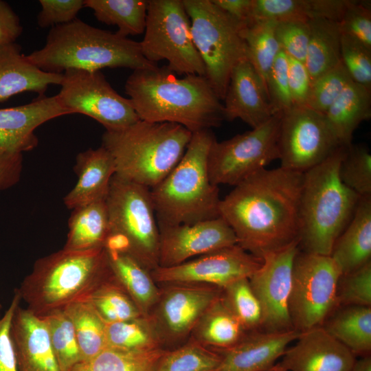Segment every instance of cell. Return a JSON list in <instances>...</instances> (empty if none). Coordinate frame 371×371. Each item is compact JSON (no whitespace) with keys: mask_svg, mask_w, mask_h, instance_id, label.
<instances>
[{"mask_svg":"<svg viewBox=\"0 0 371 371\" xmlns=\"http://www.w3.org/2000/svg\"><path fill=\"white\" fill-rule=\"evenodd\" d=\"M64 310L73 323L81 361L93 357L107 348L106 322L87 301L74 303Z\"/></svg>","mask_w":371,"mask_h":371,"instance_id":"cell-37","label":"cell"},{"mask_svg":"<svg viewBox=\"0 0 371 371\" xmlns=\"http://www.w3.org/2000/svg\"><path fill=\"white\" fill-rule=\"evenodd\" d=\"M111 274L104 248L63 249L38 259L17 291L27 309L43 316L86 301Z\"/></svg>","mask_w":371,"mask_h":371,"instance_id":"cell-4","label":"cell"},{"mask_svg":"<svg viewBox=\"0 0 371 371\" xmlns=\"http://www.w3.org/2000/svg\"><path fill=\"white\" fill-rule=\"evenodd\" d=\"M139 45L147 60L155 64L166 60L167 67L177 75L205 76L183 0H148Z\"/></svg>","mask_w":371,"mask_h":371,"instance_id":"cell-10","label":"cell"},{"mask_svg":"<svg viewBox=\"0 0 371 371\" xmlns=\"http://www.w3.org/2000/svg\"><path fill=\"white\" fill-rule=\"evenodd\" d=\"M288 56V82L293 106H304L311 80L304 63Z\"/></svg>","mask_w":371,"mask_h":371,"instance_id":"cell-52","label":"cell"},{"mask_svg":"<svg viewBox=\"0 0 371 371\" xmlns=\"http://www.w3.org/2000/svg\"><path fill=\"white\" fill-rule=\"evenodd\" d=\"M74 170L78 181L64 197L69 209H74L106 199L110 183L115 174V165L111 153L102 146L89 148L76 157Z\"/></svg>","mask_w":371,"mask_h":371,"instance_id":"cell-24","label":"cell"},{"mask_svg":"<svg viewBox=\"0 0 371 371\" xmlns=\"http://www.w3.org/2000/svg\"><path fill=\"white\" fill-rule=\"evenodd\" d=\"M262 263L238 244L205 254L180 265L157 267L150 271L156 283H195L224 288L241 278H249Z\"/></svg>","mask_w":371,"mask_h":371,"instance_id":"cell-15","label":"cell"},{"mask_svg":"<svg viewBox=\"0 0 371 371\" xmlns=\"http://www.w3.org/2000/svg\"><path fill=\"white\" fill-rule=\"evenodd\" d=\"M1 308V304H0V308Z\"/></svg>","mask_w":371,"mask_h":371,"instance_id":"cell-58","label":"cell"},{"mask_svg":"<svg viewBox=\"0 0 371 371\" xmlns=\"http://www.w3.org/2000/svg\"><path fill=\"white\" fill-rule=\"evenodd\" d=\"M107 347L128 350L147 351L161 348L160 335L150 317L106 323Z\"/></svg>","mask_w":371,"mask_h":371,"instance_id":"cell-36","label":"cell"},{"mask_svg":"<svg viewBox=\"0 0 371 371\" xmlns=\"http://www.w3.org/2000/svg\"><path fill=\"white\" fill-rule=\"evenodd\" d=\"M41 11L37 16L39 27L45 28L69 23L85 7L84 0H40Z\"/></svg>","mask_w":371,"mask_h":371,"instance_id":"cell-50","label":"cell"},{"mask_svg":"<svg viewBox=\"0 0 371 371\" xmlns=\"http://www.w3.org/2000/svg\"><path fill=\"white\" fill-rule=\"evenodd\" d=\"M352 80L341 62L311 82L305 106L325 114Z\"/></svg>","mask_w":371,"mask_h":371,"instance_id":"cell-44","label":"cell"},{"mask_svg":"<svg viewBox=\"0 0 371 371\" xmlns=\"http://www.w3.org/2000/svg\"><path fill=\"white\" fill-rule=\"evenodd\" d=\"M158 267H170L190 258L238 244L221 216L192 224L158 225Z\"/></svg>","mask_w":371,"mask_h":371,"instance_id":"cell-18","label":"cell"},{"mask_svg":"<svg viewBox=\"0 0 371 371\" xmlns=\"http://www.w3.org/2000/svg\"><path fill=\"white\" fill-rule=\"evenodd\" d=\"M22 32L17 14L7 2L0 0V46L16 43Z\"/></svg>","mask_w":371,"mask_h":371,"instance_id":"cell-53","label":"cell"},{"mask_svg":"<svg viewBox=\"0 0 371 371\" xmlns=\"http://www.w3.org/2000/svg\"><path fill=\"white\" fill-rule=\"evenodd\" d=\"M325 116L340 146L349 147L356 128L371 117V91L352 80Z\"/></svg>","mask_w":371,"mask_h":371,"instance_id":"cell-28","label":"cell"},{"mask_svg":"<svg viewBox=\"0 0 371 371\" xmlns=\"http://www.w3.org/2000/svg\"><path fill=\"white\" fill-rule=\"evenodd\" d=\"M282 112L262 125L230 139H215L209 150L207 166L215 186H236L279 159L278 137Z\"/></svg>","mask_w":371,"mask_h":371,"instance_id":"cell-12","label":"cell"},{"mask_svg":"<svg viewBox=\"0 0 371 371\" xmlns=\"http://www.w3.org/2000/svg\"><path fill=\"white\" fill-rule=\"evenodd\" d=\"M267 371H280V370H278V369H276L275 368V366H273L271 369L267 370Z\"/></svg>","mask_w":371,"mask_h":371,"instance_id":"cell-57","label":"cell"},{"mask_svg":"<svg viewBox=\"0 0 371 371\" xmlns=\"http://www.w3.org/2000/svg\"><path fill=\"white\" fill-rule=\"evenodd\" d=\"M221 360L220 352L192 338L173 350H166L153 371H214Z\"/></svg>","mask_w":371,"mask_h":371,"instance_id":"cell-40","label":"cell"},{"mask_svg":"<svg viewBox=\"0 0 371 371\" xmlns=\"http://www.w3.org/2000/svg\"><path fill=\"white\" fill-rule=\"evenodd\" d=\"M21 301L20 295L16 289L8 308L0 317V371H17L10 326L16 308Z\"/></svg>","mask_w":371,"mask_h":371,"instance_id":"cell-51","label":"cell"},{"mask_svg":"<svg viewBox=\"0 0 371 371\" xmlns=\"http://www.w3.org/2000/svg\"><path fill=\"white\" fill-rule=\"evenodd\" d=\"M222 298L245 330L261 329L262 311L249 278L236 280L222 289Z\"/></svg>","mask_w":371,"mask_h":371,"instance_id":"cell-42","label":"cell"},{"mask_svg":"<svg viewBox=\"0 0 371 371\" xmlns=\"http://www.w3.org/2000/svg\"><path fill=\"white\" fill-rule=\"evenodd\" d=\"M27 58L41 70L53 74H63L70 69L134 71L157 66L144 57L139 42L95 27L78 18L51 27L44 46Z\"/></svg>","mask_w":371,"mask_h":371,"instance_id":"cell-3","label":"cell"},{"mask_svg":"<svg viewBox=\"0 0 371 371\" xmlns=\"http://www.w3.org/2000/svg\"><path fill=\"white\" fill-rule=\"evenodd\" d=\"M350 371H371V357L366 356L355 361Z\"/></svg>","mask_w":371,"mask_h":371,"instance_id":"cell-56","label":"cell"},{"mask_svg":"<svg viewBox=\"0 0 371 371\" xmlns=\"http://www.w3.org/2000/svg\"><path fill=\"white\" fill-rule=\"evenodd\" d=\"M341 61L353 82L371 91V49L341 34Z\"/></svg>","mask_w":371,"mask_h":371,"instance_id":"cell-46","label":"cell"},{"mask_svg":"<svg viewBox=\"0 0 371 371\" xmlns=\"http://www.w3.org/2000/svg\"><path fill=\"white\" fill-rule=\"evenodd\" d=\"M266 88L275 114L293 106L288 82V56L282 50L276 58L269 71Z\"/></svg>","mask_w":371,"mask_h":371,"instance_id":"cell-48","label":"cell"},{"mask_svg":"<svg viewBox=\"0 0 371 371\" xmlns=\"http://www.w3.org/2000/svg\"><path fill=\"white\" fill-rule=\"evenodd\" d=\"M274 366L280 371H350L356 356L322 326L301 332Z\"/></svg>","mask_w":371,"mask_h":371,"instance_id":"cell-19","label":"cell"},{"mask_svg":"<svg viewBox=\"0 0 371 371\" xmlns=\"http://www.w3.org/2000/svg\"><path fill=\"white\" fill-rule=\"evenodd\" d=\"M276 24L273 21L253 20L245 24L243 31L247 59L261 78L266 91L268 75L281 51L275 36Z\"/></svg>","mask_w":371,"mask_h":371,"instance_id":"cell-35","label":"cell"},{"mask_svg":"<svg viewBox=\"0 0 371 371\" xmlns=\"http://www.w3.org/2000/svg\"><path fill=\"white\" fill-rule=\"evenodd\" d=\"M71 114L57 95L38 96L31 102L0 109V154L30 151L36 147L35 129L56 117Z\"/></svg>","mask_w":371,"mask_h":371,"instance_id":"cell-20","label":"cell"},{"mask_svg":"<svg viewBox=\"0 0 371 371\" xmlns=\"http://www.w3.org/2000/svg\"><path fill=\"white\" fill-rule=\"evenodd\" d=\"M223 100L225 120L240 119L251 128L275 114L265 85L248 59L234 67Z\"/></svg>","mask_w":371,"mask_h":371,"instance_id":"cell-21","label":"cell"},{"mask_svg":"<svg viewBox=\"0 0 371 371\" xmlns=\"http://www.w3.org/2000/svg\"><path fill=\"white\" fill-rule=\"evenodd\" d=\"M86 301L106 323L144 317L113 271Z\"/></svg>","mask_w":371,"mask_h":371,"instance_id":"cell-39","label":"cell"},{"mask_svg":"<svg viewBox=\"0 0 371 371\" xmlns=\"http://www.w3.org/2000/svg\"><path fill=\"white\" fill-rule=\"evenodd\" d=\"M233 18L247 23L251 20L253 0H212Z\"/></svg>","mask_w":371,"mask_h":371,"instance_id":"cell-55","label":"cell"},{"mask_svg":"<svg viewBox=\"0 0 371 371\" xmlns=\"http://www.w3.org/2000/svg\"><path fill=\"white\" fill-rule=\"evenodd\" d=\"M341 147L325 114L305 106L282 112L278 150L280 167L304 172Z\"/></svg>","mask_w":371,"mask_h":371,"instance_id":"cell-14","label":"cell"},{"mask_svg":"<svg viewBox=\"0 0 371 371\" xmlns=\"http://www.w3.org/2000/svg\"><path fill=\"white\" fill-rule=\"evenodd\" d=\"M23 156L21 153L0 154V190L12 187L20 179Z\"/></svg>","mask_w":371,"mask_h":371,"instance_id":"cell-54","label":"cell"},{"mask_svg":"<svg viewBox=\"0 0 371 371\" xmlns=\"http://www.w3.org/2000/svg\"><path fill=\"white\" fill-rule=\"evenodd\" d=\"M106 203L109 233L104 249L128 254L150 271L157 267L159 231L150 189L114 175Z\"/></svg>","mask_w":371,"mask_h":371,"instance_id":"cell-8","label":"cell"},{"mask_svg":"<svg viewBox=\"0 0 371 371\" xmlns=\"http://www.w3.org/2000/svg\"><path fill=\"white\" fill-rule=\"evenodd\" d=\"M340 32L371 49L370 1L349 0L339 21Z\"/></svg>","mask_w":371,"mask_h":371,"instance_id":"cell-47","label":"cell"},{"mask_svg":"<svg viewBox=\"0 0 371 371\" xmlns=\"http://www.w3.org/2000/svg\"><path fill=\"white\" fill-rule=\"evenodd\" d=\"M57 97L71 114L96 120L106 131H117L139 120L128 98L120 95L100 71L70 69L63 74Z\"/></svg>","mask_w":371,"mask_h":371,"instance_id":"cell-13","label":"cell"},{"mask_svg":"<svg viewBox=\"0 0 371 371\" xmlns=\"http://www.w3.org/2000/svg\"><path fill=\"white\" fill-rule=\"evenodd\" d=\"M192 135L175 123L139 120L120 130L106 131L102 146L114 159L115 175L151 189L179 162Z\"/></svg>","mask_w":371,"mask_h":371,"instance_id":"cell-6","label":"cell"},{"mask_svg":"<svg viewBox=\"0 0 371 371\" xmlns=\"http://www.w3.org/2000/svg\"><path fill=\"white\" fill-rule=\"evenodd\" d=\"M299 242L265 254L260 268L249 278L262 311L260 330L282 332L294 330L289 313L294 258Z\"/></svg>","mask_w":371,"mask_h":371,"instance_id":"cell-16","label":"cell"},{"mask_svg":"<svg viewBox=\"0 0 371 371\" xmlns=\"http://www.w3.org/2000/svg\"><path fill=\"white\" fill-rule=\"evenodd\" d=\"M321 326L355 356L370 355L371 306H339Z\"/></svg>","mask_w":371,"mask_h":371,"instance_id":"cell-29","label":"cell"},{"mask_svg":"<svg viewBox=\"0 0 371 371\" xmlns=\"http://www.w3.org/2000/svg\"><path fill=\"white\" fill-rule=\"evenodd\" d=\"M310 38L304 64L311 82L341 61V32L337 22L319 19L308 22Z\"/></svg>","mask_w":371,"mask_h":371,"instance_id":"cell-33","label":"cell"},{"mask_svg":"<svg viewBox=\"0 0 371 371\" xmlns=\"http://www.w3.org/2000/svg\"><path fill=\"white\" fill-rule=\"evenodd\" d=\"M194 45L205 66V77L221 100L231 73L247 59L243 31L246 23L222 10L212 0H183Z\"/></svg>","mask_w":371,"mask_h":371,"instance_id":"cell-9","label":"cell"},{"mask_svg":"<svg viewBox=\"0 0 371 371\" xmlns=\"http://www.w3.org/2000/svg\"><path fill=\"white\" fill-rule=\"evenodd\" d=\"M330 257L342 274L371 262V196L360 198L350 221L336 240Z\"/></svg>","mask_w":371,"mask_h":371,"instance_id":"cell-26","label":"cell"},{"mask_svg":"<svg viewBox=\"0 0 371 371\" xmlns=\"http://www.w3.org/2000/svg\"><path fill=\"white\" fill-rule=\"evenodd\" d=\"M68 228L63 249L86 251L104 248L109 233L106 199L73 209Z\"/></svg>","mask_w":371,"mask_h":371,"instance_id":"cell-31","label":"cell"},{"mask_svg":"<svg viewBox=\"0 0 371 371\" xmlns=\"http://www.w3.org/2000/svg\"><path fill=\"white\" fill-rule=\"evenodd\" d=\"M98 21L117 27L118 34L127 37L144 32L148 0H84Z\"/></svg>","mask_w":371,"mask_h":371,"instance_id":"cell-34","label":"cell"},{"mask_svg":"<svg viewBox=\"0 0 371 371\" xmlns=\"http://www.w3.org/2000/svg\"><path fill=\"white\" fill-rule=\"evenodd\" d=\"M215 139L210 129L192 133L179 162L150 189L158 225L192 224L219 216V188L210 181L207 166Z\"/></svg>","mask_w":371,"mask_h":371,"instance_id":"cell-7","label":"cell"},{"mask_svg":"<svg viewBox=\"0 0 371 371\" xmlns=\"http://www.w3.org/2000/svg\"><path fill=\"white\" fill-rule=\"evenodd\" d=\"M165 351H128L107 347L93 357L80 361L69 371H153Z\"/></svg>","mask_w":371,"mask_h":371,"instance_id":"cell-38","label":"cell"},{"mask_svg":"<svg viewBox=\"0 0 371 371\" xmlns=\"http://www.w3.org/2000/svg\"><path fill=\"white\" fill-rule=\"evenodd\" d=\"M371 306V262L339 280L337 306Z\"/></svg>","mask_w":371,"mask_h":371,"instance_id":"cell-45","label":"cell"},{"mask_svg":"<svg viewBox=\"0 0 371 371\" xmlns=\"http://www.w3.org/2000/svg\"><path fill=\"white\" fill-rule=\"evenodd\" d=\"M346 148L304 172L298 236L303 251L330 256L354 214L361 196L341 181L339 172Z\"/></svg>","mask_w":371,"mask_h":371,"instance_id":"cell-5","label":"cell"},{"mask_svg":"<svg viewBox=\"0 0 371 371\" xmlns=\"http://www.w3.org/2000/svg\"><path fill=\"white\" fill-rule=\"evenodd\" d=\"M275 36L282 51L304 63L310 38L308 23L277 22Z\"/></svg>","mask_w":371,"mask_h":371,"instance_id":"cell-49","label":"cell"},{"mask_svg":"<svg viewBox=\"0 0 371 371\" xmlns=\"http://www.w3.org/2000/svg\"><path fill=\"white\" fill-rule=\"evenodd\" d=\"M295 330L282 332L254 330L236 344L218 350L221 360L214 371H267L283 355L288 345L300 333Z\"/></svg>","mask_w":371,"mask_h":371,"instance_id":"cell-22","label":"cell"},{"mask_svg":"<svg viewBox=\"0 0 371 371\" xmlns=\"http://www.w3.org/2000/svg\"><path fill=\"white\" fill-rule=\"evenodd\" d=\"M304 172L262 169L221 199L219 216L243 249L261 258L298 240Z\"/></svg>","mask_w":371,"mask_h":371,"instance_id":"cell-1","label":"cell"},{"mask_svg":"<svg viewBox=\"0 0 371 371\" xmlns=\"http://www.w3.org/2000/svg\"><path fill=\"white\" fill-rule=\"evenodd\" d=\"M124 89L141 120L170 122L192 133L225 120L223 104L205 76L178 78L166 65L133 71Z\"/></svg>","mask_w":371,"mask_h":371,"instance_id":"cell-2","label":"cell"},{"mask_svg":"<svg viewBox=\"0 0 371 371\" xmlns=\"http://www.w3.org/2000/svg\"><path fill=\"white\" fill-rule=\"evenodd\" d=\"M339 172L347 187L361 197L371 196V154L368 147L352 144L347 147Z\"/></svg>","mask_w":371,"mask_h":371,"instance_id":"cell-43","label":"cell"},{"mask_svg":"<svg viewBox=\"0 0 371 371\" xmlns=\"http://www.w3.org/2000/svg\"><path fill=\"white\" fill-rule=\"evenodd\" d=\"M192 332L194 339L215 350L236 344L247 333L221 295L205 312Z\"/></svg>","mask_w":371,"mask_h":371,"instance_id":"cell-32","label":"cell"},{"mask_svg":"<svg viewBox=\"0 0 371 371\" xmlns=\"http://www.w3.org/2000/svg\"><path fill=\"white\" fill-rule=\"evenodd\" d=\"M349 0H253L251 21L338 22Z\"/></svg>","mask_w":371,"mask_h":371,"instance_id":"cell-27","label":"cell"},{"mask_svg":"<svg viewBox=\"0 0 371 371\" xmlns=\"http://www.w3.org/2000/svg\"><path fill=\"white\" fill-rule=\"evenodd\" d=\"M17 371H60L42 317L20 304L10 326Z\"/></svg>","mask_w":371,"mask_h":371,"instance_id":"cell-23","label":"cell"},{"mask_svg":"<svg viewBox=\"0 0 371 371\" xmlns=\"http://www.w3.org/2000/svg\"><path fill=\"white\" fill-rule=\"evenodd\" d=\"M46 324L51 345L60 371H69L81 361L73 323L65 310L41 316Z\"/></svg>","mask_w":371,"mask_h":371,"instance_id":"cell-41","label":"cell"},{"mask_svg":"<svg viewBox=\"0 0 371 371\" xmlns=\"http://www.w3.org/2000/svg\"><path fill=\"white\" fill-rule=\"evenodd\" d=\"M106 251V250H105ZM111 269L144 317H150L160 289L150 271L128 254L106 251Z\"/></svg>","mask_w":371,"mask_h":371,"instance_id":"cell-30","label":"cell"},{"mask_svg":"<svg viewBox=\"0 0 371 371\" xmlns=\"http://www.w3.org/2000/svg\"><path fill=\"white\" fill-rule=\"evenodd\" d=\"M160 290L150 317L162 339H178L190 334L222 289L195 283H171Z\"/></svg>","mask_w":371,"mask_h":371,"instance_id":"cell-17","label":"cell"},{"mask_svg":"<svg viewBox=\"0 0 371 371\" xmlns=\"http://www.w3.org/2000/svg\"><path fill=\"white\" fill-rule=\"evenodd\" d=\"M62 79L63 74L45 72L33 65L16 43L0 46V102L27 91L45 95L49 85H60Z\"/></svg>","mask_w":371,"mask_h":371,"instance_id":"cell-25","label":"cell"},{"mask_svg":"<svg viewBox=\"0 0 371 371\" xmlns=\"http://www.w3.org/2000/svg\"><path fill=\"white\" fill-rule=\"evenodd\" d=\"M342 273L330 256L298 251L292 270L289 313L294 330L321 326L337 308V289Z\"/></svg>","mask_w":371,"mask_h":371,"instance_id":"cell-11","label":"cell"}]
</instances>
